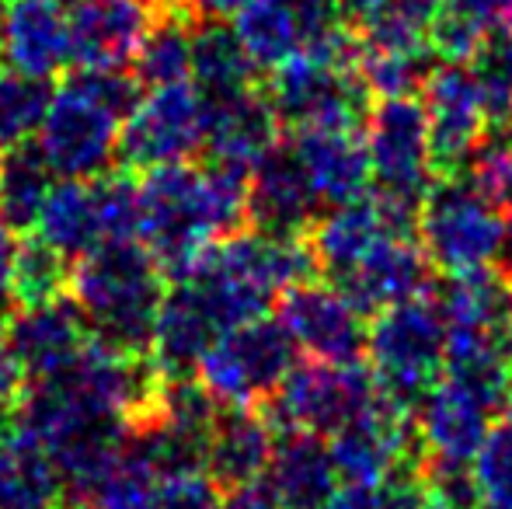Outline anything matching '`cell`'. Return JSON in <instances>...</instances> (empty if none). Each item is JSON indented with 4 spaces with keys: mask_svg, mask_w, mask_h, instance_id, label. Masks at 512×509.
<instances>
[{
    "mask_svg": "<svg viewBox=\"0 0 512 509\" xmlns=\"http://www.w3.org/2000/svg\"><path fill=\"white\" fill-rule=\"evenodd\" d=\"M310 276H317V265L307 238L237 231L213 241L164 290L150 360L168 377L192 374L227 328L269 314L286 286Z\"/></svg>",
    "mask_w": 512,
    "mask_h": 509,
    "instance_id": "1",
    "label": "cell"
},
{
    "mask_svg": "<svg viewBox=\"0 0 512 509\" xmlns=\"http://www.w3.org/2000/svg\"><path fill=\"white\" fill-rule=\"evenodd\" d=\"M140 245L178 279L213 241L248 227V171L230 164L175 161L143 171Z\"/></svg>",
    "mask_w": 512,
    "mask_h": 509,
    "instance_id": "2",
    "label": "cell"
},
{
    "mask_svg": "<svg viewBox=\"0 0 512 509\" xmlns=\"http://www.w3.org/2000/svg\"><path fill=\"white\" fill-rule=\"evenodd\" d=\"M140 102V81L126 70H81L49 98L39 150L53 175L98 178L119 161L122 123Z\"/></svg>",
    "mask_w": 512,
    "mask_h": 509,
    "instance_id": "3",
    "label": "cell"
},
{
    "mask_svg": "<svg viewBox=\"0 0 512 509\" xmlns=\"http://www.w3.org/2000/svg\"><path fill=\"white\" fill-rule=\"evenodd\" d=\"M67 293L95 339L122 353L150 356L164 272L140 241H115L77 258Z\"/></svg>",
    "mask_w": 512,
    "mask_h": 509,
    "instance_id": "4",
    "label": "cell"
},
{
    "mask_svg": "<svg viewBox=\"0 0 512 509\" xmlns=\"http://www.w3.org/2000/svg\"><path fill=\"white\" fill-rule=\"evenodd\" d=\"M363 356L377 391L401 412H415L446 363V321L432 290L373 314Z\"/></svg>",
    "mask_w": 512,
    "mask_h": 509,
    "instance_id": "5",
    "label": "cell"
},
{
    "mask_svg": "<svg viewBox=\"0 0 512 509\" xmlns=\"http://www.w3.org/2000/svg\"><path fill=\"white\" fill-rule=\"evenodd\" d=\"M415 238L432 272L460 276L492 269L502 248V210L464 171L436 175L415 213Z\"/></svg>",
    "mask_w": 512,
    "mask_h": 509,
    "instance_id": "6",
    "label": "cell"
},
{
    "mask_svg": "<svg viewBox=\"0 0 512 509\" xmlns=\"http://www.w3.org/2000/svg\"><path fill=\"white\" fill-rule=\"evenodd\" d=\"M297 363L300 349L283 321L276 314H258L227 328L199 356L192 377L206 387L216 405L258 408L283 387Z\"/></svg>",
    "mask_w": 512,
    "mask_h": 509,
    "instance_id": "7",
    "label": "cell"
},
{
    "mask_svg": "<svg viewBox=\"0 0 512 509\" xmlns=\"http://www.w3.org/2000/svg\"><path fill=\"white\" fill-rule=\"evenodd\" d=\"M283 129H363L373 91L349 56L300 53L279 63L265 88Z\"/></svg>",
    "mask_w": 512,
    "mask_h": 509,
    "instance_id": "8",
    "label": "cell"
},
{
    "mask_svg": "<svg viewBox=\"0 0 512 509\" xmlns=\"http://www.w3.org/2000/svg\"><path fill=\"white\" fill-rule=\"evenodd\" d=\"M366 161H370V189L387 203L418 213L429 185L436 182L429 119L418 95H380L366 112Z\"/></svg>",
    "mask_w": 512,
    "mask_h": 509,
    "instance_id": "9",
    "label": "cell"
},
{
    "mask_svg": "<svg viewBox=\"0 0 512 509\" xmlns=\"http://www.w3.org/2000/svg\"><path fill=\"white\" fill-rule=\"evenodd\" d=\"M370 367L363 363H297L283 387L265 401V415L276 429H307L317 436H335L342 426L380 405Z\"/></svg>",
    "mask_w": 512,
    "mask_h": 509,
    "instance_id": "10",
    "label": "cell"
},
{
    "mask_svg": "<svg viewBox=\"0 0 512 509\" xmlns=\"http://www.w3.org/2000/svg\"><path fill=\"white\" fill-rule=\"evenodd\" d=\"M206 112L192 81H175L140 95L122 123L119 161L129 171H150L161 164L192 161L203 150Z\"/></svg>",
    "mask_w": 512,
    "mask_h": 509,
    "instance_id": "11",
    "label": "cell"
},
{
    "mask_svg": "<svg viewBox=\"0 0 512 509\" xmlns=\"http://www.w3.org/2000/svg\"><path fill=\"white\" fill-rule=\"evenodd\" d=\"M276 318L310 360L356 363L366 353L370 314H363L335 283L314 276L286 286L276 300Z\"/></svg>",
    "mask_w": 512,
    "mask_h": 509,
    "instance_id": "12",
    "label": "cell"
},
{
    "mask_svg": "<svg viewBox=\"0 0 512 509\" xmlns=\"http://www.w3.org/2000/svg\"><path fill=\"white\" fill-rule=\"evenodd\" d=\"M328 447L342 485H363V489H373L401 468L422 461L415 419L387 398L328 436Z\"/></svg>",
    "mask_w": 512,
    "mask_h": 509,
    "instance_id": "13",
    "label": "cell"
},
{
    "mask_svg": "<svg viewBox=\"0 0 512 509\" xmlns=\"http://www.w3.org/2000/svg\"><path fill=\"white\" fill-rule=\"evenodd\" d=\"M422 109L429 119L432 157L439 175L460 171L471 157V150L492 129L481 95L471 81V70L464 60H436L429 77L422 81Z\"/></svg>",
    "mask_w": 512,
    "mask_h": 509,
    "instance_id": "14",
    "label": "cell"
},
{
    "mask_svg": "<svg viewBox=\"0 0 512 509\" xmlns=\"http://www.w3.org/2000/svg\"><path fill=\"white\" fill-rule=\"evenodd\" d=\"M324 206L286 133L248 171V224L276 238H307Z\"/></svg>",
    "mask_w": 512,
    "mask_h": 509,
    "instance_id": "15",
    "label": "cell"
},
{
    "mask_svg": "<svg viewBox=\"0 0 512 509\" xmlns=\"http://www.w3.org/2000/svg\"><path fill=\"white\" fill-rule=\"evenodd\" d=\"M415 412V436L425 464H471L474 450L502 415L485 394L450 374H439Z\"/></svg>",
    "mask_w": 512,
    "mask_h": 509,
    "instance_id": "16",
    "label": "cell"
},
{
    "mask_svg": "<svg viewBox=\"0 0 512 509\" xmlns=\"http://www.w3.org/2000/svg\"><path fill=\"white\" fill-rule=\"evenodd\" d=\"M157 14V0H74L70 63L81 70H126Z\"/></svg>",
    "mask_w": 512,
    "mask_h": 509,
    "instance_id": "17",
    "label": "cell"
},
{
    "mask_svg": "<svg viewBox=\"0 0 512 509\" xmlns=\"http://www.w3.org/2000/svg\"><path fill=\"white\" fill-rule=\"evenodd\" d=\"M88 339V321L77 311L70 293L42 300V304L18 307V311H11L4 328L7 349L18 356L28 381H39V377L63 370L81 353V346Z\"/></svg>",
    "mask_w": 512,
    "mask_h": 509,
    "instance_id": "18",
    "label": "cell"
},
{
    "mask_svg": "<svg viewBox=\"0 0 512 509\" xmlns=\"http://www.w3.org/2000/svg\"><path fill=\"white\" fill-rule=\"evenodd\" d=\"M429 258L415 234H394L384 238L377 248H370L359 262H352L345 272H338L335 283L363 314H377L384 307L398 304L405 297L429 290Z\"/></svg>",
    "mask_w": 512,
    "mask_h": 509,
    "instance_id": "19",
    "label": "cell"
},
{
    "mask_svg": "<svg viewBox=\"0 0 512 509\" xmlns=\"http://www.w3.org/2000/svg\"><path fill=\"white\" fill-rule=\"evenodd\" d=\"M203 112L206 161L230 164V168L244 171H251V164L279 140V129H283L262 84L234 91V95L203 98Z\"/></svg>",
    "mask_w": 512,
    "mask_h": 509,
    "instance_id": "20",
    "label": "cell"
},
{
    "mask_svg": "<svg viewBox=\"0 0 512 509\" xmlns=\"http://www.w3.org/2000/svg\"><path fill=\"white\" fill-rule=\"evenodd\" d=\"M276 447V426L262 408L220 405L206 436V475L220 492L265 478Z\"/></svg>",
    "mask_w": 512,
    "mask_h": 509,
    "instance_id": "21",
    "label": "cell"
},
{
    "mask_svg": "<svg viewBox=\"0 0 512 509\" xmlns=\"http://www.w3.org/2000/svg\"><path fill=\"white\" fill-rule=\"evenodd\" d=\"M265 485L283 509H324L342 489L328 440L307 429H276Z\"/></svg>",
    "mask_w": 512,
    "mask_h": 509,
    "instance_id": "22",
    "label": "cell"
},
{
    "mask_svg": "<svg viewBox=\"0 0 512 509\" xmlns=\"http://www.w3.org/2000/svg\"><path fill=\"white\" fill-rule=\"evenodd\" d=\"M286 140L304 164L324 213L370 192V161L359 129H290Z\"/></svg>",
    "mask_w": 512,
    "mask_h": 509,
    "instance_id": "23",
    "label": "cell"
},
{
    "mask_svg": "<svg viewBox=\"0 0 512 509\" xmlns=\"http://www.w3.org/2000/svg\"><path fill=\"white\" fill-rule=\"evenodd\" d=\"M0 60L28 77L63 74L70 67V21L60 0H11Z\"/></svg>",
    "mask_w": 512,
    "mask_h": 509,
    "instance_id": "24",
    "label": "cell"
},
{
    "mask_svg": "<svg viewBox=\"0 0 512 509\" xmlns=\"http://www.w3.org/2000/svg\"><path fill=\"white\" fill-rule=\"evenodd\" d=\"M67 492L46 447L11 419L0 422V509H60Z\"/></svg>",
    "mask_w": 512,
    "mask_h": 509,
    "instance_id": "25",
    "label": "cell"
},
{
    "mask_svg": "<svg viewBox=\"0 0 512 509\" xmlns=\"http://www.w3.org/2000/svg\"><path fill=\"white\" fill-rule=\"evenodd\" d=\"M35 234L46 245H53L63 258H70V262L102 248L105 227L95 178H63V182H53L39 217H35Z\"/></svg>",
    "mask_w": 512,
    "mask_h": 509,
    "instance_id": "26",
    "label": "cell"
},
{
    "mask_svg": "<svg viewBox=\"0 0 512 509\" xmlns=\"http://www.w3.org/2000/svg\"><path fill=\"white\" fill-rule=\"evenodd\" d=\"M432 297L446 321V335H474L512 321L509 283L495 269L446 276L439 286H432Z\"/></svg>",
    "mask_w": 512,
    "mask_h": 509,
    "instance_id": "27",
    "label": "cell"
},
{
    "mask_svg": "<svg viewBox=\"0 0 512 509\" xmlns=\"http://www.w3.org/2000/svg\"><path fill=\"white\" fill-rule=\"evenodd\" d=\"M189 81L196 84V91L203 98H220L244 88H255L258 67L244 53L234 28H227L223 21L213 18H199L196 28H192Z\"/></svg>",
    "mask_w": 512,
    "mask_h": 509,
    "instance_id": "28",
    "label": "cell"
},
{
    "mask_svg": "<svg viewBox=\"0 0 512 509\" xmlns=\"http://www.w3.org/2000/svg\"><path fill=\"white\" fill-rule=\"evenodd\" d=\"M53 189V168L39 143H18L0 157V224L11 231H32L42 203Z\"/></svg>",
    "mask_w": 512,
    "mask_h": 509,
    "instance_id": "29",
    "label": "cell"
},
{
    "mask_svg": "<svg viewBox=\"0 0 512 509\" xmlns=\"http://www.w3.org/2000/svg\"><path fill=\"white\" fill-rule=\"evenodd\" d=\"M502 25H509V0H436L432 49L439 60H467Z\"/></svg>",
    "mask_w": 512,
    "mask_h": 509,
    "instance_id": "30",
    "label": "cell"
},
{
    "mask_svg": "<svg viewBox=\"0 0 512 509\" xmlns=\"http://www.w3.org/2000/svg\"><path fill=\"white\" fill-rule=\"evenodd\" d=\"M49 98H53L49 81L0 67V150L18 147V143L39 136Z\"/></svg>",
    "mask_w": 512,
    "mask_h": 509,
    "instance_id": "31",
    "label": "cell"
},
{
    "mask_svg": "<svg viewBox=\"0 0 512 509\" xmlns=\"http://www.w3.org/2000/svg\"><path fill=\"white\" fill-rule=\"evenodd\" d=\"M467 471L478 509H512V405L492 422Z\"/></svg>",
    "mask_w": 512,
    "mask_h": 509,
    "instance_id": "32",
    "label": "cell"
},
{
    "mask_svg": "<svg viewBox=\"0 0 512 509\" xmlns=\"http://www.w3.org/2000/svg\"><path fill=\"white\" fill-rule=\"evenodd\" d=\"M464 63L471 70V81L478 88L488 119L492 126H499L502 119L512 116V25L485 35Z\"/></svg>",
    "mask_w": 512,
    "mask_h": 509,
    "instance_id": "33",
    "label": "cell"
},
{
    "mask_svg": "<svg viewBox=\"0 0 512 509\" xmlns=\"http://www.w3.org/2000/svg\"><path fill=\"white\" fill-rule=\"evenodd\" d=\"M70 290V258H63L53 245L35 234L18 241V262H14V304H42V300L63 297Z\"/></svg>",
    "mask_w": 512,
    "mask_h": 509,
    "instance_id": "34",
    "label": "cell"
},
{
    "mask_svg": "<svg viewBox=\"0 0 512 509\" xmlns=\"http://www.w3.org/2000/svg\"><path fill=\"white\" fill-rule=\"evenodd\" d=\"M161 482L164 478L143 457H136L133 450L122 447L119 457L112 461V468L102 475L98 489L91 492V503L98 509H154Z\"/></svg>",
    "mask_w": 512,
    "mask_h": 509,
    "instance_id": "35",
    "label": "cell"
},
{
    "mask_svg": "<svg viewBox=\"0 0 512 509\" xmlns=\"http://www.w3.org/2000/svg\"><path fill=\"white\" fill-rule=\"evenodd\" d=\"M467 178L485 192L499 210L512 206V143L499 133H488L478 147L471 150L464 168Z\"/></svg>",
    "mask_w": 512,
    "mask_h": 509,
    "instance_id": "36",
    "label": "cell"
},
{
    "mask_svg": "<svg viewBox=\"0 0 512 509\" xmlns=\"http://www.w3.org/2000/svg\"><path fill=\"white\" fill-rule=\"evenodd\" d=\"M154 509H223L220 485L206 471L164 478L161 489H157Z\"/></svg>",
    "mask_w": 512,
    "mask_h": 509,
    "instance_id": "37",
    "label": "cell"
},
{
    "mask_svg": "<svg viewBox=\"0 0 512 509\" xmlns=\"http://www.w3.org/2000/svg\"><path fill=\"white\" fill-rule=\"evenodd\" d=\"M28 387V377L25 370H21L18 356L7 349L4 335H0V422L11 419V412L18 408L21 394H25Z\"/></svg>",
    "mask_w": 512,
    "mask_h": 509,
    "instance_id": "38",
    "label": "cell"
},
{
    "mask_svg": "<svg viewBox=\"0 0 512 509\" xmlns=\"http://www.w3.org/2000/svg\"><path fill=\"white\" fill-rule=\"evenodd\" d=\"M14 262H18V231L0 224V304L14 300Z\"/></svg>",
    "mask_w": 512,
    "mask_h": 509,
    "instance_id": "39",
    "label": "cell"
},
{
    "mask_svg": "<svg viewBox=\"0 0 512 509\" xmlns=\"http://www.w3.org/2000/svg\"><path fill=\"white\" fill-rule=\"evenodd\" d=\"M324 509H384L377 489H363V485H342L335 496L328 499Z\"/></svg>",
    "mask_w": 512,
    "mask_h": 509,
    "instance_id": "40",
    "label": "cell"
},
{
    "mask_svg": "<svg viewBox=\"0 0 512 509\" xmlns=\"http://www.w3.org/2000/svg\"><path fill=\"white\" fill-rule=\"evenodd\" d=\"M192 7L196 18H213V21H223V18H234V11L244 4V0H185Z\"/></svg>",
    "mask_w": 512,
    "mask_h": 509,
    "instance_id": "41",
    "label": "cell"
},
{
    "mask_svg": "<svg viewBox=\"0 0 512 509\" xmlns=\"http://www.w3.org/2000/svg\"><path fill=\"white\" fill-rule=\"evenodd\" d=\"M495 269H499L502 276H512V206H506V213H502V248H499Z\"/></svg>",
    "mask_w": 512,
    "mask_h": 509,
    "instance_id": "42",
    "label": "cell"
},
{
    "mask_svg": "<svg viewBox=\"0 0 512 509\" xmlns=\"http://www.w3.org/2000/svg\"><path fill=\"white\" fill-rule=\"evenodd\" d=\"M60 509H98V506L91 503V499H67V503H63Z\"/></svg>",
    "mask_w": 512,
    "mask_h": 509,
    "instance_id": "43",
    "label": "cell"
},
{
    "mask_svg": "<svg viewBox=\"0 0 512 509\" xmlns=\"http://www.w3.org/2000/svg\"><path fill=\"white\" fill-rule=\"evenodd\" d=\"M4 25H7V0H0V49H4Z\"/></svg>",
    "mask_w": 512,
    "mask_h": 509,
    "instance_id": "44",
    "label": "cell"
},
{
    "mask_svg": "<svg viewBox=\"0 0 512 509\" xmlns=\"http://www.w3.org/2000/svg\"><path fill=\"white\" fill-rule=\"evenodd\" d=\"M509 25H512V0H509Z\"/></svg>",
    "mask_w": 512,
    "mask_h": 509,
    "instance_id": "45",
    "label": "cell"
},
{
    "mask_svg": "<svg viewBox=\"0 0 512 509\" xmlns=\"http://www.w3.org/2000/svg\"><path fill=\"white\" fill-rule=\"evenodd\" d=\"M509 297H512V283H509Z\"/></svg>",
    "mask_w": 512,
    "mask_h": 509,
    "instance_id": "46",
    "label": "cell"
}]
</instances>
